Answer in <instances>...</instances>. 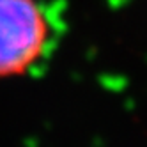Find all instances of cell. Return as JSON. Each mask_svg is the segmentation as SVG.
<instances>
[{"mask_svg":"<svg viewBox=\"0 0 147 147\" xmlns=\"http://www.w3.org/2000/svg\"><path fill=\"white\" fill-rule=\"evenodd\" d=\"M51 45V20L39 0H0V80L28 75Z\"/></svg>","mask_w":147,"mask_h":147,"instance_id":"obj_1","label":"cell"}]
</instances>
